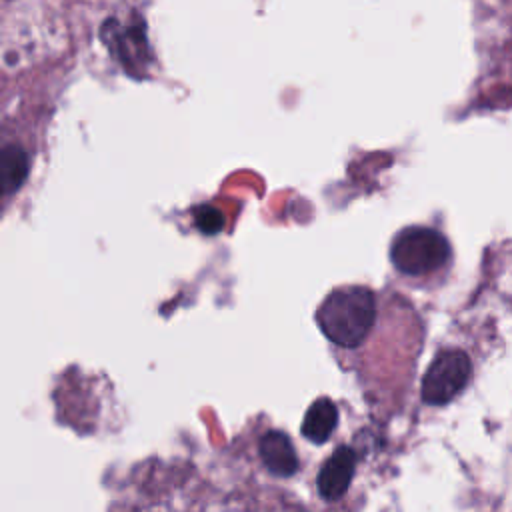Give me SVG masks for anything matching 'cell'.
Wrapping results in <instances>:
<instances>
[{"label":"cell","instance_id":"obj_1","mask_svg":"<svg viewBox=\"0 0 512 512\" xmlns=\"http://www.w3.org/2000/svg\"><path fill=\"white\" fill-rule=\"evenodd\" d=\"M376 294L368 286H340L318 306L316 320L324 336L342 348L360 346L376 322Z\"/></svg>","mask_w":512,"mask_h":512},{"label":"cell","instance_id":"obj_5","mask_svg":"<svg viewBox=\"0 0 512 512\" xmlns=\"http://www.w3.org/2000/svg\"><path fill=\"white\" fill-rule=\"evenodd\" d=\"M260 458L272 474L282 478L292 476L298 470V456L292 440L278 430H270L260 438Z\"/></svg>","mask_w":512,"mask_h":512},{"label":"cell","instance_id":"obj_3","mask_svg":"<svg viewBox=\"0 0 512 512\" xmlns=\"http://www.w3.org/2000/svg\"><path fill=\"white\" fill-rule=\"evenodd\" d=\"M472 372L470 358L462 350H442L430 362L422 378V400L432 406L450 402L468 382Z\"/></svg>","mask_w":512,"mask_h":512},{"label":"cell","instance_id":"obj_7","mask_svg":"<svg viewBox=\"0 0 512 512\" xmlns=\"http://www.w3.org/2000/svg\"><path fill=\"white\" fill-rule=\"evenodd\" d=\"M28 176V154L18 144H6L0 152V186L8 196L16 192Z\"/></svg>","mask_w":512,"mask_h":512},{"label":"cell","instance_id":"obj_2","mask_svg":"<svg viewBox=\"0 0 512 512\" xmlns=\"http://www.w3.org/2000/svg\"><path fill=\"white\" fill-rule=\"evenodd\" d=\"M450 258L448 240L434 228L408 226L390 244V260L404 276H424L440 270Z\"/></svg>","mask_w":512,"mask_h":512},{"label":"cell","instance_id":"obj_6","mask_svg":"<svg viewBox=\"0 0 512 512\" xmlns=\"http://www.w3.org/2000/svg\"><path fill=\"white\" fill-rule=\"evenodd\" d=\"M336 422H338V410L334 402L330 398H316L306 410V416L302 422V434L310 442L322 444L330 438Z\"/></svg>","mask_w":512,"mask_h":512},{"label":"cell","instance_id":"obj_8","mask_svg":"<svg viewBox=\"0 0 512 512\" xmlns=\"http://www.w3.org/2000/svg\"><path fill=\"white\" fill-rule=\"evenodd\" d=\"M194 224L196 228L202 232V234H218L224 226V216L218 208L210 206V204H202V206H196L194 212Z\"/></svg>","mask_w":512,"mask_h":512},{"label":"cell","instance_id":"obj_4","mask_svg":"<svg viewBox=\"0 0 512 512\" xmlns=\"http://www.w3.org/2000/svg\"><path fill=\"white\" fill-rule=\"evenodd\" d=\"M356 470V454L348 446H340L318 472V492L324 500H338L346 494Z\"/></svg>","mask_w":512,"mask_h":512}]
</instances>
